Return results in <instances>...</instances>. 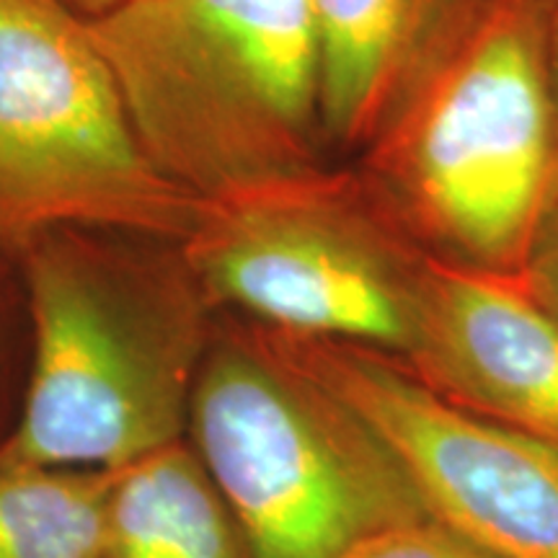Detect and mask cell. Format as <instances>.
I'll use <instances>...</instances> for the list:
<instances>
[{
	"label": "cell",
	"mask_w": 558,
	"mask_h": 558,
	"mask_svg": "<svg viewBox=\"0 0 558 558\" xmlns=\"http://www.w3.org/2000/svg\"><path fill=\"white\" fill-rule=\"evenodd\" d=\"M16 267L29 373L0 456L114 471L184 439L220 313L181 241L58 228L21 251Z\"/></svg>",
	"instance_id": "obj_1"
},
{
	"label": "cell",
	"mask_w": 558,
	"mask_h": 558,
	"mask_svg": "<svg viewBox=\"0 0 558 558\" xmlns=\"http://www.w3.org/2000/svg\"><path fill=\"white\" fill-rule=\"evenodd\" d=\"M554 3L469 0L360 153L365 184L439 262L518 277L554 202Z\"/></svg>",
	"instance_id": "obj_2"
},
{
	"label": "cell",
	"mask_w": 558,
	"mask_h": 558,
	"mask_svg": "<svg viewBox=\"0 0 558 558\" xmlns=\"http://www.w3.org/2000/svg\"><path fill=\"white\" fill-rule=\"evenodd\" d=\"M86 24L145 158L181 192L326 166L311 0H120Z\"/></svg>",
	"instance_id": "obj_3"
},
{
	"label": "cell",
	"mask_w": 558,
	"mask_h": 558,
	"mask_svg": "<svg viewBox=\"0 0 558 558\" xmlns=\"http://www.w3.org/2000/svg\"><path fill=\"white\" fill-rule=\"evenodd\" d=\"M186 439L251 558H347L427 509L357 411L262 326L220 313L192 390Z\"/></svg>",
	"instance_id": "obj_4"
},
{
	"label": "cell",
	"mask_w": 558,
	"mask_h": 558,
	"mask_svg": "<svg viewBox=\"0 0 558 558\" xmlns=\"http://www.w3.org/2000/svg\"><path fill=\"white\" fill-rule=\"evenodd\" d=\"M218 313L407 362L432 256L357 169L290 173L199 199L181 241Z\"/></svg>",
	"instance_id": "obj_5"
},
{
	"label": "cell",
	"mask_w": 558,
	"mask_h": 558,
	"mask_svg": "<svg viewBox=\"0 0 558 558\" xmlns=\"http://www.w3.org/2000/svg\"><path fill=\"white\" fill-rule=\"evenodd\" d=\"M197 205L145 158L86 19L0 0V254L58 228L184 241Z\"/></svg>",
	"instance_id": "obj_6"
},
{
	"label": "cell",
	"mask_w": 558,
	"mask_h": 558,
	"mask_svg": "<svg viewBox=\"0 0 558 558\" xmlns=\"http://www.w3.org/2000/svg\"><path fill=\"white\" fill-rule=\"evenodd\" d=\"M267 333L365 418L429 518L499 558H558V450L445 399L378 349Z\"/></svg>",
	"instance_id": "obj_7"
},
{
	"label": "cell",
	"mask_w": 558,
	"mask_h": 558,
	"mask_svg": "<svg viewBox=\"0 0 558 558\" xmlns=\"http://www.w3.org/2000/svg\"><path fill=\"white\" fill-rule=\"evenodd\" d=\"M403 365L445 399L558 450V320L520 277L432 256L422 329Z\"/></svg>",
	"instance_id": "obj_8"
},
{
	"label": "cell",
	"mask_w": 558,
	"mask_h": 558,
	"mask_svg": "<svg viewBox=\"0 0 558 558\" xmlns=\"http://www.w3.org/2000/svg\"><path fill=\"white\" fill-rule=\"evenodd\" d=\"M469 0H311L326 148L362 153L432 41Z\"/></svg>",
	"instance_id": "obj_9"
},
{
	"label": "cell",
	"mask_w": 558,
	"mask_h": 558,
	"mask_svg": "<svg viewBox=\"0 0 558 558\" xmlns=\"http://www.w3.org/2000/svg\"><path fill=\"white\" fill-rule=\"evenodd\" d=\"M99 558H251L190 439L114 469Z\"/></svg>",
	"instance_id": "obj_10"
},
{
	"label": "cell",
	"mask_w": 558,
	"mask_h": 558,
	"mask_svg": "<svg viewBox=\"0 0 558 558\" xmlns=\"http://www.w3.org/2000/svg\"><path fill=\"white\" fill-rule=\"evenodd\" d=\"M111 478L0 456V558H99Z\"/></svg>",
	"instance_id": "obj_11"
},
{
	"label": "cell",
	"mask_w": 558,
	"mask_h": 558,
	"mask_svg": "<svg viewBox=\"0 0 558 558\" xmlns=\"http://www.w3.org/2000/svg\"><path fill=\"white\" fill-rule=\"evenodd\" d=\"M347 558H499L429 514L369 535Z\"/></svg>",
	"instance_id": "obj_12"
},
{
	"label": "cell",
	"mask_w": 558,
	"mask_h": 558,
	"mask_svg": "<svg viewBox=\"0 0 558 558\" xmlns=\"http://www.w3.org/2000/svg\"><path fill=\"white\" fill-rule=\"evenodd\" d=\"M5 264H13V259L0 254V275H3ZM3 311V292H0V445L9 439L13 427H16L21 403H24L26 373H29V333H21V337L16 333L29 331V326L11 329L5 324Z\"/></svg>",
	"instance_id": "obj_13"
},
{
	"label": "cell",
	"mask_w": 558,
	"mask_h": 558,
	"mask_svg": "<svg viewBox=\"0 0 558 558\" xmlns=\"http://www.w3.org/2000/svg\"><path fill=\"white\" fill-rule=\"evenodd\" d=\"M518 277L527 295L558 320V199L535 228Z\"/></svg>",
	"instance_id": "obj_14"
},
{
	"label": "cell",
	"mask_w": 558,
	"mask_h": 558,
	"mask_svg": "<svg viewBox=\"0 0 558 558\" xmlns=\"http://www.w3.org/2000/svg\"><path fill=\"white\" fill-rule=\"evenodd\" d=\"M546 68H548V96H550V120H554V202L558 199V0L554 3L548 21V45H546ZM550 202V205H554Z\"/></svg>",
	"instance_id": "obj_15"
},
{
	"label": "cell",
	"mask_w": 558,
	"mask_h": 558,
	"mask_svg": "<svg viewBox=\"0 0 558 558\" xmlns=\"http://www.w3.org/2000/svg\"><path fill=\"white\" fill-rule=\"evenodd\" d=\"M65 3L75 13H81L83 19H94V16H101L104 11L114 9V5L120 3V0H65Z\"/></svg>",
	"instance_id": "obj_16"
}]
</instances>
